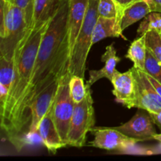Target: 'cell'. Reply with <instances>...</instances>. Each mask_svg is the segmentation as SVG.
<instances>
[{
	"instance_id": "cell-8",
	"label": "cell",
	"mask_w": 161,
	"mask_h": 161,
	"mask_svg": "<svg viewBox=\"0 0 161 161\" xmlns=\"http://www.w3.org/2000/svg\"><path fill=\"white\" fill-rule=\"evenodd\" d=\"M94 139L89 146L108 151L125 150L134 147L140 140L130 138L114 127H94Z\"/></svg>"
},
{
	"instance_id": "cell-6",
	"label": "cell",
	"mask_w": 161,
	"mask_h": 161,
	"mask_svg": "<svg viewBox=\"0 0 161 161\" xmlns=\"http://www.w3.org/2000/svg\"><path fill=\"white\" fill-rule=\"evenodd\" d=\"M70 78L69 71L61 77L52 105L53 121L65 146H68V135L75 107V102L72 100L69 89Z\"/></svg>"
},
{
	"instance_id": "cell-23",
	"label": "cell",
	"mask_w": 161,
	"mask_h": 161,
	"mask_svg": "<svg viewBox=\"0 0 161 161\" xmlns=\"http://www.w3.org/2000/svg\"><path fill=\"white\" fill-rule=\"evenodd\" d=\"M147 49L161 64V33L157 31H149L146 35Z\"/></svg>"
},
{
	"instance_id": "cell-15",
	"label": "cell",
	"mask_w": 161,
	"mask_h": 161,
	"mask_svg": "<svg viewBox=\"0 0 161 161\" xmlns=\"http://www.w3.org/2000/svg\"><path fill=\"white\" fill-rule=\"evenodd\" d=\"M122 38L127 40L123 34L121 29V23L116 18L98 16L93 31V45L105 38Z\"/></svg>"
},
{
	"instance_id": "cell-10",
	"label": "cell",
	"mask_w": 161,
	"mask_h": 161,
	"mask_svg": "<svg viewBox=\"0 0 161 161\" xmlns=\"http://www.w3.org/2000/svg\"><path fill=\"white\" fill-rule=\"evenodd\" d=\"M59 80L54 81L48 87L46 88L42 92H41L30 106L31 123H30L28 132L27 134L31 135H39L38 127H39V123L53 105L58 87Z\"/></svg>"
},
{
	"instance_id": "cell-12",
	"label": "cell",
	"mask_w": 161,
	"mask_h": 161,
	"mask_svg": "<svg viewBox=\"0 0 161 161\" xmlns=\"http://www.w3.org/2000/svg\"><path fill=\"white\" fill-rule=\"evenodd\" d=\"M111 83L113 86V94L116 102L127 107L135 97V80L132 68L126 72L116 70Z\"/></svg>"
},
{
	"instance_id": "cell-24",
	"label": "cell",
	"mask_w": 161,
	"mask_h": 161,
	"mask_svg": "<svg viewBox=\"0 0 161 161\" xmlns=\"http://www.w3.org/2000/svg\"><path fill=\"white\" fill-rule=\"evenodd\" d=\"M11 3L20 8L23 13L25 23L28 28H31L34 14L35 0H8Z\"/></svg>"
},
{
	"instance_id": "cell-21",
	"label": "cell",
	"mask_w": 161,
	"mask_h": 161,
	"mask_svg": "<svg viewBox=\"0 0 161 161\" xmlns=\"http://www.w3.org/2000/svg\"><path fill=\"white\" fill-rule=\"evenodd\" d=\"M149 31L161 33V13L151 12L142 21L138 28V34L142 35Z\"/></svg>"
},
{
	"instance_id": "cell-5",
	"label": "cell",
	"mask_w": 161,
	"mask_h": 161,
	"mask_svg": "<svg viewBox=\"0 0 161 161\" xmlns=\"http://www.w3.org/2000/svg\"><path fill=\"white\" fill-rule=\"evenodd\" d=\"M85 98L80 103L75 104L68 135V146L83 147L86 145V135L92 131L95 124L94 100L91 87L86 86Z\"/></svg>"
},
{
	"instance_id": "cell-3",
	"label": "cell",
	"mask_w": 161,
	"mask_h": 161,
	"mask_svg": "<svg viewBox=\"0 0 161 161\" xmlns=\"http://www.w3.org/2000/svg\"><path fill=\"white\" fill-rule=\"evenodd\" d=\"M0 56L13 59L17 44L28 29L20 8L8 0H0Z\"/></svg>"
},
{
	"instance_id": "cell-16",
	"label": "cell",
	"mask_w": 161,
	"mask_h": 161,
	"mask_svg": "<svg viewBox=\"0 0 161 161\" xmlns=\"http://www.w3.org/2000/svg\"><path fill=\"white\" fill-rule=\"evenodd\" d=\"M152 12L150 6L143 0H137L124 9L121 20V29L124 31L126 28L141 19L145 18Z\"/></svg>"
},
{
	"instance_id": "cell-26",
	"label": "cell",
	"mask_w": 161,
	"mask_h": 161,
	"mask_svg": "<svg viewBox=\"0 0 161 161\" xmlns=\"http://www.w3.org/2000/svg\"><path fill=\"white\" fill-rule=\"evenodd\" d=\"M149 113L152 117L154 124L161 130V110L157 112H149Z\"/></svg>"
},
{
	"instance_id": "cell-20",
	"label": "cell",
	"mask_w": 161,
	"mask_h": 161,
	"mask_svg": "<svg viewBox=\"0 0 161 161\" xmlns=\"http://www.w3.org/2000/svg\"><path fill=\"white\" fill-rule=\"evenodd\" d=\"M97 11L98 16L108 18H116L121 23L123 11L115 0H99Z\"/></svg>"
},
{
	"instance_id": "cell-17",
	"label": "cell",
	"mask_w": 161,
	"mask_h": 161,
	"mask_svg": "<svg viewBox=\"0 0 161 161\" xmlns=\"http://www.w3.org/2000/svg\"><path fill=\"white\" fill-rule=\"evenodd\" d=\"M146 35L147 32L140 35L138 38L130 43L125 58L134 63V67L145 72L146 61L147 57V46H146Z\"/></svg>"
},
{
	"instance_id": "cell-2",
	"label": "cell",
	"mask_w": 161,
	"mask_h": 161,
	"mask_svg": "<svg viewBox=\"0 0 161 161\" xmlns=\"http://www.w3.org/2000/svg\"><path fill=\"white\" fill-rule=\"evenodd\" d=\"M50 20L41 26L28 28L14 50L12 84L6 102L0 106L1 128L12 144L17 139L20 109L29 88L41 40Z\"/></svg>"
},
{
	"instance_id": "cell-28",
	"label": "cell",
	"mask_w": 161,
	"mask_h": 161,
	"mask_svg": "<svg viewBox=\"0 0 161 161\" xmlns=\"http://www.w3.org/2000/svg\"><path fill=\"white\" fill-rule=\"evenodd\" d=\"M152 12H160L161 13V0H153V3L150 6Z\"/></svg>"
},
{
	"instance_id": "cell-13",
	"label": "cell",
	"mask_w": 161,
	"mask_h": 161,
	"mask_svg": "<svg viewBox=\"0 0 161 161\" xmlns=\"http://www.w3.org/2000/svg\"><path fill=\"white\" fill-rule=\"evenodd\" d=\"M38 132L42 143L50 153L55 154L59 149L65 147L53 121L52 106L39 123Z\"/></svg>"
},
{
	"instance_id": "cell-29",
	"label": "cell",
	"mask_w": 161,
	"mask_h": 161,
	"mask_svg": "<svg viewBox=\"0 0 161 161\" xmlns=\"http://www.w3.org/2000/svg\"><path fill=\"white\" fill-rule=\"evenodd\" d=\"M157 141L160 142L161 143V134H159L158 137H157Z\"/></svg>"
},
{
	"instance_id": "cell-1",
	"label": "cell",
	"mask_w": 161,
	"mask_h": 161,
	"mask_svg": "<svg viewBox=\"0 0 161 161\" xmlns=\"http://www.w3.org/2000/svg\"><path fill=\"white\" fill-rule=\"evenodd\" d=\"M69 0H59V4L42 36L38 50L28 91L20 109L17 139L14 146L22 149V140L31 123L30 106L41 92L69 71L70 51L68 36Z\"/></svg>"
},
{
	"instance_id": "cell-18",
	"label": "cell",
	"mask_w": 161,
	"mask_h": 161,
	"mask_svg": "<svg viewBox=\"0 0 161 161\" xmlns=\"http://www.w3.org/2000/svg\"><path fill=\"white\" fill-rule=\"evenodd\" d=\"M59 0H35L34 14L31 28L41 26L48 22L54 14Z\"/></svg>"
},
{
	"instance_id": "cell-27",
	"label": "cell",
	"mask_w": 161,
	"mask_h": 161,
	"mask_svg": "<svg viewBox=\"0 0 161 161\" xmlns=\"http://www.w3.org/2000/svg\"><path fill=\"white\" fill-rule=\"evenodd\" d=\"M115 1L116 2V3H117L118 6H119L121 10L123 11V14H124V9H125L127 6L131 4L132 3L137 1V0H115Z\"/></svg>"
},
{
	"instance_id": "cell-22",
	"label": "cell",
	"mask_w": 161,
	"mask_h": 161,
	"mask_svg": "<svg viewBox=\"0 0 161 161\" xmlns=\"http://www.w3.org/2000/svg\"><path fill=\"white\" fill-rule=\"evenodd\" d=\"M83 80L84 79L79 75H71L69 89L71 96L75 104L81 102L86 97V86L84 84Z\"/></svg>"
},
{
	"instance_id": "cell-11",
	"label": "cell",
	"mask_w": 161,
	"mask_h": 161,
	"mask_svg": "<svg viewBox=\"0 0 161 161\" xmlns=\"http://www.w3.org/2000/svg\"><path fill=\"white\" fill-rule=\"evenodd\" d=\"M89 0H69L68 14V36L70 55L86 17Z\"/></svg>"
},
{
	"instance_id": "cell-14",
	"label": "cell",
	"mask_w": 161,
	"mask_h": 161,
	"mask_svg": "<svg viewBox=\"0 0 161 161\" xmlns=\"http://www.w3.org/2000/svg\"><path fill=\"white\" fill-rule=\"evenodd\" d=\"M101 59L105 62L104 67L99 70H91L89 72L90 77L86 85L90 87L101 79L107 78L111 81L113 74L116 70V65L121 61V58L116 55V50L114 47V43L110 44L105 47V52L103 53Z\"/></svg>"
},
{
	"instance_id": "cell-25",
	"label": "cell",
	"mask_w": 161,
	"mask_h": 161,
	"mask_svg": "<svg viewBox=\"0 0 161 161\" xmlns=\"http://www.w3.org/2000/svg\"><path fill=\"white\" fill-rule=\"evenodd\" d=\"M145 72L155 79L161 84V64L148 49Z\"/></svg>"
},
{
	"instance_id": "cell-7",
	"label": "cell",
	"mask_w": 161,
	"mask_h": 161,
	"mask_svg": "<svg viewBox=\"0 0 161 161\" xmlns=\"http://www.w3.org/2000/svg\"><path fill=\"white\" fill-rule=\"evenodd\" d=\"M132 70L135 80V97L127 108H138L148 113L160 111L161 97L149 81L147 74L134 66Z\"/></svg>"
},
{
	"instance_id": "cell-9",
	"label": "cell",
	"mask_w": 161,
	"mask_h": 161,
	"mask_svg": "<svg viewBox=\"0 0 161 161\" xmlns=\"http://www.w3.org/2000/svg\"><path fill=\"white\" fill-rule=\"evenodd\" d=\"M154 124H155L148 112L147 114L139 112L127 123L114 128L127 136L143 142L157 140L159 134L156 130Z\"/></svg>"
},
{
	"instance_id": "cell-19",
	"label": "cell",
	"mask_w": 161,
	"mask_h": 161,
	"mask_svg": "<svg viewBox=\"0 0 161 161\" xmlns=\"http://www.w3.org/2000/svg\"><path fill=\"white\" fill-rule=\"evenodd\" d=\"M14 59L0 56V106L6 102L12 84Z\"/></svg>"
},
{
	"instance_id": "cell-4",
	"label": "cell",
	"mask_w": 161,
	"mask_h": 161,
	"mask_svg": "<svg viewBox=\"0 0 161 161\" xmlns=\"http://www.w3.org/2000/svg\"><path fill=\"white\" fill-rule=\"evenodd\" d=\"M98 2L99 0H89L84 22L70 55L69 72L71 75H79L83 79L85 77L86 60L93 46V31L98 17Z\"/></svg>"
}]
</instances>
